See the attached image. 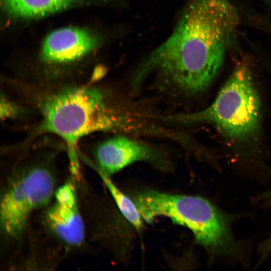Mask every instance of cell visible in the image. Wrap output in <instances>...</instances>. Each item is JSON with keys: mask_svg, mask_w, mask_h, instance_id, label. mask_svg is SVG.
I'll use <instances>...</instances> for the list:
<instances>
[{"mask_svg": "<svg viewBox=\"0 0 271 271\" xmlns=\"http://www.w3.org/2000/svg\"><path fill=\"white\" fill-rule=\"evenodd\" d=\"M242 21L233 0H189L169 38L138 66L131 84L140 86L151 73L177 93L204 92L238 48Z\"/></svg>", "mask_w": 271, "mask_h": 271, "instance_id": "1", "label": "cell"}, {"mask_svg": "<svg viewBox=\"0 0 271 271\" xmlns=\"http://www.w3.org/2000/svg\"><path fill=\"white\" fill-rule=\"evenodd\" d=\"M17 90L25 106L35 111L36 125L22 143L27 148L42 134H54L65 143L73 168L83 137L95 132L124 130L128 117L113 94L94 82L36 85L18 82Z\"/></svg>", "mask_w": 271, "mask_h": 271, "instance_id": "2", "label": "cell"}, {"mask_svg": "<svg viewBox=\"0 0 271 271\" xmlns=\"http://www.w3.org/2000/svg\"><path fill=\"white\" fill-rule=\"evenodd\" d=\"M143 220L152 223L165 217L187 228L196 242L209 251L229 254L234 247L224 216L208 200L200 196L174 194L148 189L133 199Z\"/></svg>", "mask_w": 271, "mask_h": 271, "instance_id": "3", "label": "cell"}, {"mask_svg": "<svg viewBox=\"0 0 271 271\" xmlns=\"http://www.w3.org/2000/svg\"><path fill=\"white\" fill-rule=\"evenodd\" d=\"M260 103L250 68L246 62L237 63L213 102L196 112L163 117L182 124L208 123L228 137L243 140L254 136L259 127Z\"/></svg>", "mask_w": 271, "mask_h": 271, "instance_id": "4", "label": "cell"}, {"mask_svg": "<svg viewBox=\"0 0 271 271\" xmlns=\"http://www.w3.org/2000/svg\"><path fill=\"white\" fill-rule=\"evenodd\" d=\"M51 157L26 161L11 176L1 201L2 231L9 239L24 231L32 213L53 198L55 178Z\"/></svg>", "mask_w": 271, "mask_h": 271, "instance_id": "5", "label": "cell"}, {"mask_svg": "<svg viewBox=\"0 0 271 271\" xmlns=\"http://www.w3.org/2000/svg\"><path fill=\"white\" fill-rule=\"evenodd\" d=\"M94 157L96 166L93 165V168L109 176L137 162L149 163L160 169H166L169 164L165 155L157 148L122 136L99 144L94 149Z\"/></svg>", "mask_w": 271, "mask_h": 271, "instance_id": "6", "label": "cell"}, {"mask_svg": "<svg viewBox=\"0 0 271 271\" xmlns=\"http://www.w3.org/2000/svg\"><path fill=\"white\" fill-rule=\"evenodd\" d=\"M45 220L53 235L65 245L79 247L83 243L85 226L72 181H67L56 190Z\"/></svg>", "mask_w": 271, "mask_h": 271, "instance_id": "7", "label": "cell"}, {"mask_svg": "<svg viewBox=\"0 0 271 271\" xmlns=\"http://www.w3.org/2000/svg\"><path fill=\"white\" fill-rule=\"evenodd\" d=\"M100 43L97 35L84 28H61L45 39L40 51L41 60L51 66L70 65L91 53Z\"/></svg>", "mask_w": 271, "mask_h": 271, "instance_id": "8", "label": "cell"}, {"mask_svg": "<svg viewBox=\"0 0 271 271\" xmlns=\"http://www.w3.org/2000/svg\"><path fill=\"white\" fill-rule=\"evenodd\" d=\"M91 0H2L5 12L12 18L32 20L90 2Z\"/></svg>", "mask_w": 271, "mask_h": 271, "instance_id": "9", "label": "cell"}, {"mask_svg": "<svg viewBox=\"0 0 271 271\" xmlns=\"http://www.w3.org/2000/svg\"><path fill=\"white\" fill-rule=\"evenodd\" d=\"M109 190L118 208L125 219L140 231L143 227V218L134 202L121 191L110 179V176L94 169Z\"/></svg>", "mask_w": 271, "mask_h": 271, "instance_id": "10", "label": "cell"}, {"mask_svg": "<svg viewBox=\"0 0 271 271\" xmlns=\"http://www.w3.org/2000/svg\"><path fill=\"white\" fill-rule=\"evenodd\" d=\"M26 106L20 105L8 97L5 93L1 94V118L5 120L9 119L16 118L24 111Z\"/></svg>", "mask_w": 271, "mask_h": 271, "instance_id": "11", "label": "cell"}, {"mask_svg": "<svg viewBox=\"0 0 271 271\" xmlns=\"http://www.w3.org/2000/svg\"><path fill=\"white\" fill-rule=\"evenodd\" d=\"M267 8L271 9V0H259Z\"/></svg>", "mask_w": 271, "mask_h": 271, "instance_id": "12", "label": "cell"}, {"mask_svg": "<svg viewBox=\"0 0 271 271\" xmlns=\"http://www.w3.org/2000/svg\"><path fill=\"white\" fill-rule=\"evenodd\" d=\"M265 247L267 250L271 249V237L266 242Z\"/></svg>", "mask_w": 271, "mask_h": 271, "instance_id": "13", "label": "cell"}]
</instances>
